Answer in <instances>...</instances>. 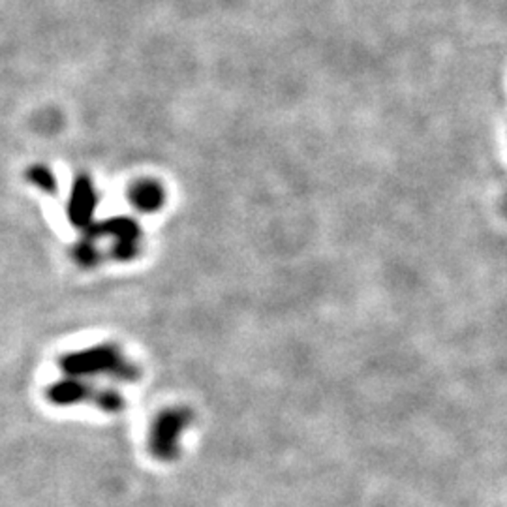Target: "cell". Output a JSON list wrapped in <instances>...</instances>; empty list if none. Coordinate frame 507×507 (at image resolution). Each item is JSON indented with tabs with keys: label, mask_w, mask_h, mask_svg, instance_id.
<instances>
[{
	"label": "cell",
	"mask_w": 507,
	"mask_h": 507,
	"mask_svg": "<svg viewBox=\"0 0 507 507\" xmlns=\"http://www.w3.org/2000/svg\"><path fill=\"white\" fill-rule=\"evenodd\" d=\"M87 237L96 239L98 235H111L115 239L113 256L117 259H130L137 254L139 228L130 218H113L101 226H89Z\"/></svg>",
	"instance_id": "1"
},
{
	"label": "cell",
	"mask_w": 507,
	"mask_h": 507,
	"mask_svg": "<svg viewBox=\"0 0 507 507\" xmlns=\"http://www.w3.org/2000/svg\"><path fill=\"white\" fill-rule=\"evenodd\" d=\"M96 207V192L92 182L87 175H79L74 180L72 196L68 203V214L72 224L77 228H89L92 226V213Z\"/></svg>",
	"instance_id": "2"
},
{
	"label": "cell",
	"mask_w": 507,
	"mask_h": 507,
	"mask_svg": "<svg viewBox=\"0 0 507 507\" xmlns=\"http://www.w3.org/2000/svg\"><path fill=\"white\" fill-rule=\"evenodd\" d=\"M29 179L34 182L36 187H39V188L49 192V194H53L55 188H57V182H55L51 171L46 170V168H39V166L32 168V170L29 171Z\"/></svg>",
	"instance_id": "4"
},
{
	"label": "cell",
	"mask_w": 507,
	"mask_h": 507,
	"mask_svg": "<svg viewBox=\"0 0 507 507\" xmlns=\"http://www.w3.org/2000/svg\"><path fill=\"white\" fill-rule=\"evenodd\" d=\"M75 259L81 263V266H87V267L94 266V263L98 261V254L92 245V239L85 237V240L75 249Z\"/></svg>",
	"instance_id": "5"
},
{
	"label": "cell",
	"mask_w": 507,
	"mask_h": 507,
	"mask_svg": "<svg viewBox=\"0 0 507 507\" xmlns=\"http://www.w3.org/2000/svg\"><path fill=\"white\" fill-rule=\"evenodd\" d=\"M130 201L134 203V207L144 213H153L158 211L164 203V192L153 180H141L132 188L130 192Z\"/></svg>",
	"instance_id": "3"
}]
</instances>
